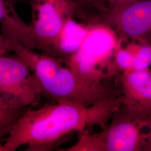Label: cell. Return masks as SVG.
<instances>
[{"label":"cell","mask_w":151,"mask_h":151,"mask_svg":"<svg viewBox=\"0 0 151 151\" xmlns=\"http://www.w3.org/2000/svg\"><path fill=\"white\" fill-rule=\"evenodd\" d=\"M121 39L114 57V66L117 73L119 71L124 72L133 70L134 64L133 55L126 47H123V39Z\"/></svg>","instance_id":"cell-14"},{"label":"cell","mask_w":151,"mask_h":151,"mask_svg":"<svg viewBox=\"0 0 151 151\" xmlns=\"http://www.w3.org/2000/svg\"><path fill=\"white\" fill-rule=\"evenodd\" d=\"M106 12L117 10L130 5L139 0H103Z\"/></svg>","instance_id":"cell-15"},{"label":"cell","mask_w":151,"mask_h":151,"mask_svg":"<svg viewBox=\"0 0 151 151\" xmlns=\"http://www.w3.org/2000/svg\"><path fill=\"white\" fill-rule=\"evenodd\" d=\"M101 131L81 133L61 151H151V113H139L122 104Z\"/></svg>","instance_id":"cell-3"},{"label":"cell","mask_w":151,"mask_h":151,"mask_svg":"<svg viewBox=\"0 0 151 151\" xmlns=\"http://www.w3.org/2000/svg\"><path fill=\"white\" fill-rule=\"evenodd\" d=\"M32 35L38 49L48 54L65 22L78 16L73 0H31Z\"/></svg>","instance_id":"cell-6"},{"label":"cell","mask_w":151,"mask_h":151,"mask_svg":"<svg viewBox=\"0 0 151 151\" xmlns=\"http://www.w3.org/2000/svg\"><path fill=\"white\" fill-rule=\"evenodd\" d=\"M134 56L133 70H150L151 65V45L132 41L125 46Z\"/></svg>","instance_id":"cell-11"},{"label":"cell","mask_w":151,"mask_h":151,"mask_svg":"<svg viewBox=\"0 0 151 151\" xmlns=\"http://www.w3.org/2000/svg\"><path fill=\"white\" fill-rule=\"evenodd\" d=\"M121 39L112 27L99 20H91L81 46L65 64L86 81L104 83L117 73L114 57Z\"/></svg>","instance_id":"cell-4"},{"label":"cell","mask_w":151,"mask_h":151,"mask_svg":"<svg viewBox=\"0 0 151 151\" xmlns=\"http://www.w3.org/2000/svg\"><path fill=\"white\" fill-rule=\"evenodd\" d=\"M12 1H13V2L15 4H16V1H17V0H12Z\"/></svg>","instance_id":"cell-18"},{"label":"cell","mask_w":151,"mask_h":151,"mask_svg":"<svg viewBox=\"0 0 151 151\" xmlns=\"http://www.w3.org/2000/svg\"><path fill=\"white\" fill-rule=\"evenodd\" d=\"M121 83L123 105L137 113H151V70L123 72Z\"/></svg>","instance_id":"cell-8"},{"label":"cell","mask_w":151,"mask_h":151,"mask_svg":"<svg viewBox=\"0 0 151 151\" xmlns=\"http://www.w3.org/2000/svg\"><path fill=\"white\" fill-rule=\"evenodd\" d=\"M12 0H0V24L2 33L29 48L38 49L30 24L19 16Z\"/></svg>","instance_id":"cell-10"},{"label":"cell","mask_w":151,"mask_h":151,"mask_svg":"<svg viewBox=\"0 0 151 151\" xmlns=\"http://www.w3.org/2000/svg\"><path fill=\"white\" fill-rule=\"evenodd\" d=\"M99 21L112 27L123 40L151 45V0H139L124 8L109 11Z\"/></svg>","instance_id":"cell-7"},{"label":"cell","mask_w":151,"mask_h":151,"mask_svg":"<svg viewBox=\"0 0 151 151\" xmlns=\"http://www.w3.org/2000/svg\"><path fill=\"white\" fill-rule=\"evenodd\" d=\"M89 27L76 22L73 17L67 19L49 51L48 55L65 63L83 42Z\"/></svg>","instance_id":"cell-9"},{"label":"cell","mask_w":151,"mask_h":151,"mask_svg":"<svg viewBox=\"0 0 151 151\" xmlns=\"http://www.w3.org/2000/svg\"><path fill=\"white\" fill-rule=\"evenodd\" d=\"M122 101L121 96L89 106L62 101L30 108L13 127L4 151H16L25 145V151H53L73 132L82 133L96 125L105 128Z\"/></svg>","instance_id":"cell-1"},{"label":"cell","mask_w":151,"mask_h":151,"mask_svg":"<svg viewBox=\"0 0 151 151\" xmlns=\"http://www.w3.org/2000/svg\"><path fill=\"white\" fill-rule=\"evenodd\" d=\"M9 52L5 35L2 33L0 34V55H4L6 53Z\"/></svg>","instance_id":"cell-16"},{"label":"cell","mask_w":151,"mask_h":151,"mask_svg":"<svg viewBox=\"0 0 151 151\" xmlns=\"http://www.w3.org/2000/svg\"><path fill=\"white\" fill-rule=\"evenodd\" d=\"M43 96L38 79L18 54L0 55V107L6 110L32 108Z\"/></svg>","instance_id":"cell-5"},{"label":"cell","mask_w":151,"mask_h":151,"mask_svg":"<svg viewBox=\"0 0 151 151\" xmlns=\"http://www.w3.org/2000/svg\"><path fill=\"white\" fill-rule=\"evenodd\" d=\"M6 36V35H5ZM9 52H13L30 66L42 87L43 96L53 103L68 101L86 106L118 97L111 87L86 81L48 54H40L6 36Z\"/></svg>","instance_id":"cell-2"},{"label":"cell","mask_w":151,"mask_h":151,"mask_svg":"<svg viewBox=\"0 0 151 151\" xmlns=\"http://www.w3.org/2000/svg\"><path fill=\"white\" fill-rule=\"evenodd\" d=\"M29 109L6 110L0 107V140L9 134L16 122Z\"/></svg>","instance_id":"cell-13"},{"label":"cell","mask_w":151,"mask_h":151,"mask_svg":"<svg viewBox=\"0 0 151 151\" xmlns=\"http://www.w3.org/2000/svg\"><path fill=\"white\" fill-rule=\"evenodd\" d=\"M78 9V16L99 20L106 10L103 0H73Z\"/></svg>","instance_id":"cell-12"},{"label":"cell","mask_w":151,"mask_h":151,"mask_svg":"<svg viewBox=\"0 0 151 151\" xmlns=\"http://www.w3.org/2000/svg\"><path fill=\"white\" fill-rule=\"evenodd\" d=\"M1 141V140H0ZM0 151H4V150H3V146H2L1 145V143H0Z\"/></svg>","instance_id":"cell-17"}]
</instances>
